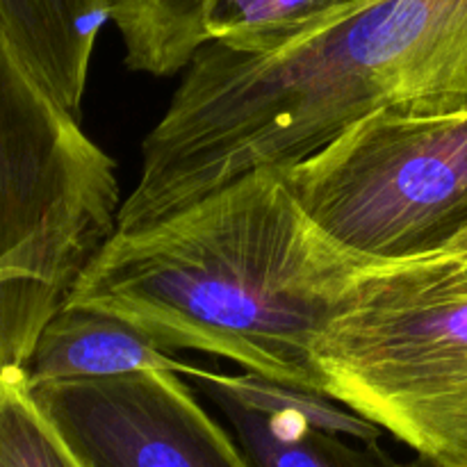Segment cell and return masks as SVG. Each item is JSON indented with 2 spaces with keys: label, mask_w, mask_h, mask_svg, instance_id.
<instances>
[{
  "label": "cell",
  "mask_w": 467,
  "mask_h": 467,
  "mask_svg": "<svg viewBox=\"0 0 467 467\" xmlns=\"http://www.w3.org/2000/svg\"><path fill=\"white\" fill-rule=\"evenodd\" d=\"M182 71L114 231L299 162L381 109L467 108V0H345L263 48L208 41Z\"/></svg>",
  "instance_id": "cell-1"
},
{
  "label": "cell",
  "mask_w": 467,
  "mask_h": 467,
  "mask_svg": "<svg viewBox=\"0 0 467 467\" xmlns=\"http://www.w3.org/2000/svg\"><path fill=\"white\" fill-rule=\"evenodd\" d=\"M374 263L331 240L263 167L114 231L62 306L123 319L171 354L219 356L324 395L317 342Z\"/></svg>",
  "instance_id": "cell-2"
},
{
  "label": "cell",
  "mask_w": 467,
  "mask_h": 467,
  "mask_svg": "<svg viewBox=\"0 0 467 467\" xmlns=\"http://www.w3.org/2000/svg\"><path fill=\"white\" fill-rule=\"evenodd\" d=\"M119 208L114 160L0 27V369L26 368Z\"/></svg>",
  "instance_id": "cell-3"
},
{
  "label": "cell",
  "mask_w": 467,
  "mask_h": 467,
  "mask_svg": "<svg viewBox=\"0 0 467 467\" xmlns=\"http://www.w3.org/2000/svg\"><path fill=\"white\" fill-rule=\"evenodd\" d=\"M324 395L441 467H467V274L374 263L315 349Z\"/></svg>",
  "instance_id": "cell-4"
},
{
  "label": "cell",
  "mask_w": 467,
  "mask_h": 467,
  "mask_svg": "<svg viewBox=\"0 0 467 467\" xmlns=\"http://www.w3.org/2000/svg\"><path fill=\"white\" fill-rule=\"evenodd\" d=\"M331 240L377 263L441 251L467 223V108L381 109L276 167Z\"/></svg>",
  "instance_id": "cell-5"
},
{
  "label": "cell",
  "mask_w": 467,
  "mask_h": 467,
  "mask_svg": "<svg viewBox=\"0 0 467 467\" xmlns=\"http://www.w3.org/2000/svg\"><path fill=\"white\" fill-rule=\"evenodd\" d=\"M32 392L87 467H255L169 369L36 383Z\"/></svg>",
  "instance_id": "cell-6"
},
{
  "label": "cell",
  "mask_w": 467,
  "mask_h": 467,
  "mask_svg": "<svg viewBox=\"0 0 467 467\" xmlns=\"http://www.w3.org/2000/svg\"><path fill=\"white\" fill-rule=\"evenodd\" d=\"M194 363L160 349L132 324L99 310L62 306L41 331L26 365L32 386L76 379H105L141 369H169L181 377Z\"/></svg>",
  "instance_id": "cell-7"
},
{
  "label": "cell",
  "mask_w": 467,
  "mask_h": 467,
  "mask_svg": "<svg viewBox=\"0 0 467 467\" xmlns=\"http://www.w3.org/2000/svg\"><path fill=\"white\" fill-rule=\"evenodd\" d=\"M114 0H0V27L50 94L80 119L99 32Z\"/></svg>",
  "instance_id": "cell-8"
},
{
  "label": "cell",
  "mask_w": 467,
  "mask_h": 467,
  "mask_svg": "<svg viewBox=\"0 0 467 467\" xmlns=\"http://www.w3.org/2000/svg\"><path fill=\"white\" fill-rule=\"evenodd\" d=\"M255 467H400L379 441L322 431L301 415L263 413L219 392H205Z\"/></svg>",
  "instance_id": "cell-9"
},
{
  "label": "cell",
  "mask_w": 467,
  "mask_h": 467,
  "mask_svg": "<svg viewBox=\"0 0 467 467\" xmlns=\"http://www.w3.org/2000/svg\"><path fill=\"white\" fill-rule=\"evenodd\" d=\"M203 0H114L112 23L126 50V67L149 76L182 71L208 44Z\"/></svg>",
  "instance_id": "cell-10"
},
{
  "label": "cell",
  "mask_w": 467,
  "mask_h": 467,
  "mask_svg": "<svg viewBox=\"0 0 467 467\" xmlns=\"http://www.w3.org/2000/svg\"><path fill=\"white\" fill-rule=\"evenodd\" d=\"M201 392H219L237 404L249 406V409L263 410V413L278 415H301L308 420L313 427L322 431L340 433V436L354 438V441H381L383 429L374 422L365 420L363 415L354 413L351 409L342 406L340 401L331 400L322 392L301 390V388L285 386V383L269 381V379L258 377L254 372L228 374L219 369H208L194 365L187 374Z\"/></svg>",
  "instance_id": "cell-11"
},
{
  "label": "cell",
  "mask_w": 467,
  "mask_h": 467,
  "mask_svg": "<svg viewBox=\"0 0 467 467\" xmlns=\"http://www.w3.org/2000/svg\"><path fill=\"white\" fill-rule=\"evenodd\" d=\"M0 467H87L36 401L26 368L0 369Z\"/></svg>",
  "instance_id": "cell-12"
},
{
  "label": "cell",
  "mask_w": 467,
  "mask_h": 467,
  "mask_svg": "<svg viewBox=\"0 0 467 467\" xmlns=\"http://www.w3.org/2000/svg\"><path fill=\"white\" fill-rule=\"evenodd\" d=\"M342 3L345 0H203L201 21L208 41L263 48Z\"/></svg>",
  "instance_id": "cell-13"
},
{
  "label": "cell",
  "mask_w": 467,
  "mask_h": 467,
  "mask_svg": "<svg viewBox=\"0 0 467 467\" xmlns=\"http://www.w3.org/2000/svg\"><path fill=\"white\" fill-rule=\"evenodd\" d=\"M436 254H441L442 258L450 260L454 267H459L461 272L467 274V223L450 242H447L445 246H442L441 251H436Z\"/></svg>",
  "instance_id": "cell-14"
},
{
  "label": "cell",
  "mask_w": 467,
  "mask_h": 467,
  "mask_svg": "<svg viewBox=\"0 0 467 467\" xmlns=\"http://www.w3.org/2000/svg\"><path fill=\"white\" fill-rule=\"evenodd\" d=\"M400 467H441L436 465L433 461L424 459V456H415L413 461H406V463H400Z\"/></svg>",
  "instance_id": "cell-15"
}]
</instances>
